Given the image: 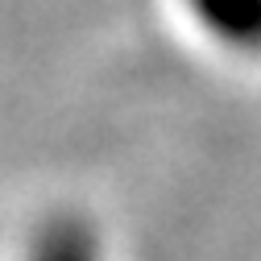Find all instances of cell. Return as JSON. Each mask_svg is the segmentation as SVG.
Wrapping results in <instances>:
<instances>
[{"label":"cell","instance_id":"6da1fadb","mask_svg":"<svg viewBox=\"0 0 261 261\" xmlns=\"http://www.w3.org/2000/svg\"><path fill=\"white\" fill-rule=\"evenodd\" d=\"M42 261H91V241L83 228L75 224H62L50 232L46 249H42Z\"/></svg>","mask_w":261,"mask_h":261}]
</instances>
